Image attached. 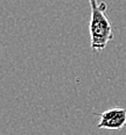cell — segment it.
<instances>
[{"label":"cell","mask_w":126,"mask_h":135,"mask_svg":"<svg viewBox=\"0 0 126 135\" xmlns=\"http://www.w3.org/2000/svg\"><path fill=\"white\" fill-rule=\"evenodd\" d=\"M91 8L90 16V46L96 52H100L106 48L108 43L113 40L114 32L109 18L106 16L108 4L105 1L89 0Z\"/></svg>","instance_id":"6da1fadb"},{"label":"cell","mask_w":126,"mask_h":135,"mask_svg":"<svg viewBox=\"0 0 126 135\" xmlns=\"http://www.w3.org/2000/svg\"><path fill=\"white\" fill-rule=\"evenodd\" d=\"M99 118L97 127L99 129L109 131H120L126 125V109L123 107H113L103 113H95Z\"/></svg>","instance_id":"7a4b0ae2"}]
</instances>
